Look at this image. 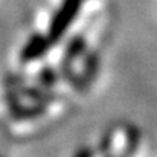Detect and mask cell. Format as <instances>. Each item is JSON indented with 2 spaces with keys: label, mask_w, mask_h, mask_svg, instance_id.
I'll return each mask as SVG.
<instances>
[{
  "label": "cell",
  "mask_w": 157,
  "mask_h": 157,
  "mask_svg": "<svg viewBox=\"0 0 157 157\" xmlns=\"http://www.w3.org/2000/svg\"><path fill=\"white\" fill-rule=\"evenodd\" d=\"M81 2L82 0H64L58 8V11L53 14L52 21L49 25V32H48V37L51 38L52 43L58 41L70 28L72 21L76 18L79 12Z\"/></svg>",
  "instance_id": "cell-1"
},
{
  "label": "cell",
  "mask_w": 157,
  "mask_h": 157,
  "mask_svg": "<svg viewBox=\"0 0 157 157\" xmlns=\"http://www.w3.org/2000/svg\"><path fill=\"white\" fill-rule=\"evenodd\" d=\"M84 49H86V43H84V40H82L81 37L73 38V40L67 44V49H66V56H67V59L70 61L72 58H76L79 53L84 52Z\"/></svg>",
  "instance_id": "cell-3"
},
{
  "label": "cell",
  "mask_w": 157,
  "mask_h": 157,
  "mask_svg": "<svg viewBox=\"0 0 157 157\" xmlns=\"http://www.w3.org/2000/svg\"><path fill=\"white\" fill-rule=\"evenodd\" d=\"M51 38L48 35H41V34H34L28 41L26 44L23 46L21 52H20V59L21 63H31V61H35L37 58L43 56L49 44H51Z\"/></svg>",
  "instance_id": "cell-2"
}]
</instances>
